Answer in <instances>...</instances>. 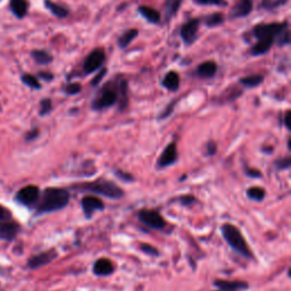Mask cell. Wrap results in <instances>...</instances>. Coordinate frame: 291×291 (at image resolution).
<instances>
[{"mask_svg":"<svg viewBox=\"0 0 291 291\" xmlns=\"http://www.w3.org/2000/svg\"><path fill=\"white\" fill-rule=\"evenodd\" d=\"M289 28V23L286 21L279 22V23H262L255 25L252 31L253 38L256 40V42L250 48V53L253 56H262L270 51L273 46V42L275 41L282 31Z\"/></svg>","mask_w":291,"mask_h":291,"instance_id":"1","label":"cell"},{"mask_svg":"<svg viewBox=\"0 0 291 291\" xmlns=\"http://www.w3.org/2000/svg\"><path fill=\"white\" fill-rule=\"evenodd\" d=\"M70 201V194L65 189L49 188L43 192L39 213H50L64 208Z\"/></svg>","mask_w":291,"mask_h":291,"instance_id":"2","label":"cell"},{"mask_svg":"<svg viewBox=\"0 0 291 291\" xmlns=\"http://www.w3.org/2000/svg\"><path fill=\"white\" fill-rule=\"evenodd\" d=\"M222 235L227 244L231 246V248L236 250L245 257H252V253L246 243L245 238L241 235V232L232 224H224L222 226Z\"/></svg>","mask_w":291,"mask_h":291,"instance_id":"3","label":"cell"},{"mask_svg":"<svg viewBox=\"0 0 291 291\" xmlns=\"http://www.w3.org/2000/svg\"><path fill=\"white\" fill-rule=\"evenodd\" d=\"M80 189L84 191H90L92 194L105 196L107 198L111 199H119L124 196V192L121 188L116 186L115 183L106 180H98L95 182L84 183V185L80 187Z\"/></svg>","mask_w":291,"mask_h":291,"instance_id":"4","label":"cell"},{"mask_svg":"<svg viewBox=\"0 0 291 291\" xmlns=\"http://www.w3.org/2000/svg\"><path fill=\"white\" fill-rule=\"evenodd\" d=\"M119 101V92L116 88V82H110L101 89L93 98L91 108L93 110H102L108 107L114 106Z\"/></svg>","mask_w":291,"mask_h":291,"instance_id":"5","label":"cell"},{"mask_svg":"<svg viewBox=\"0 0 291 291\" xmlns=\"http://www.w3.org/2000/svg\"><path fill=\"white\" fill-rule=\"evenodd\" d=\"M106 52L102 48H96L89 53L83 62V72L86 74L95 73L96 71L100 70L105 64Z\"/></svg>","mask_w":291,"mask_h":291,"instance_id":"6","label":"cell"},{"mask_svg":"<svg viewBox=\"0 0 291 291\" xmlns=\"http://www.w3.org/2000/svg\"><path fill=\"white\" fill-rule=\"evenodd\" d=\"M200 21L198 19H191L187 21L180 28V38L187 46L195 43L198 39Z\"/></svg>","mask_w":291,"mask_h":291,"instance_id":"7","label":"cell"},{"mask_svg":"<svg viewBox=\"0 0 291 291\" xmlns=\"http://www.w3.org/2000/svg\"><path fill=\"white\" fill-rule=\"evenodd\" d=\"M138 217L143 224L153 227V229L160 230L165 226L164 218L160 216V214L158 212H156V210L143 209L141 212H139Z\"/></svg>","mask_w":291,"mask_h":291,"instance_id":"8","label":"cell"},{"mask_svg":"<svg viewBox=\"0 0 291 291\" xmlns=\"http://www.w3.org/2000/svg\"><path fill=\"white\" fill-rule=\"evenodd\" d=\"M254 10V2L253 0H239L236 3L234 7L231 8L229 13V19H243V17H247L250 13Z\"/></svg>","mask_w":291,"mask_h":291,"instance_id":"9","label":"cell"},{"mask_svg":"<svg viewBox=\"0 0 291 291\" xmlns=\"http://www.w3.org/2000/svg\"><path fill=\"white\" fill-rule=\"evenodd\" d=\"M178 159V150L176 142H171L169 145L164 149V151L158 158L157 166L159 168H165L177 162Z\"/></svg>","mask_w":291,"mask_h":291,"instance_id":"10","label":"cell"},{"mask_svg":"<svg viewBox=\"0 0 291 291\" xmlns=\"http://www.w3.org/2000/svg\"><path fill=\"white\" fill-rule=\"evenodd\" d=\"M81 206L83 208L84 215H86V217L88 218H90L96 210H102L105 207L104 203L95 196L84 197L81 201Z\"/></svg>","mask_w":291,"mask_h":291,"instance_id":"11","label":"cell"},{"mask_svg":"<svg viewBox=\"0 0 291 291\" xmlns=\"http://www.w3.org/2000/svg\"><path fill=\"white\" fill-rule=\"evenodd\" d=\"M40 196L39 188L35 186H28L19 191L17 199L24 205H32L38 200Z\"/></svg>","mask_w":291,"mask_h":291,"instance_id":"12","label":"cell"},{"mask_svg":"<svg viewBox=\"0 0 291 291\" xmlns=\"http://www.w3.org/2000/svg\"><path fill=\"white\" fill-rule=\"evenodd\" d=\"M115 82L119 92L120 109L123 110L128 106V81L124 79L123 75H118Z\"/></svg>","mask_w":291,"mask_h":291,"instance_id":"13","label":"cell"},{"mask_svg":"<svg viewBox=\"0 0 291 291\" xmlns=\"http://www.w3.org/2000/svg\"><path fill=\"white\" fill-rule=\"evenodd\" d=\"M57 256V253L55 250L51 249L49 250V252L46 253H42L38 255V256H34L30 259L29 262V266L31 268H39L43 265H46V264L50 263L52 259H55Z\"/></svg>","mask_w":291,"mask_h":291,"instance_id":"14","label":"cell"},{"mask_svg":"<svg viewBox=\"0 0 291 291\" xmlns=\"http://www.w3.org/2000/svg\"><path fill=\"white\" fill-rule=\"evenodd\" d=\"M138 12H139V14L142 16L143 20H146L147 22H149V23H151V24H158L159 22L162 21L160 13L153 7L139 6Z\"/></svg>","mask_w":291,"mask_h":291,"instance_id":"15","label":"cell"},{"mask_svg":"<svg viewBox=\"0 0 291 291\" xmlns=\"http://www.w3.org/2000/svg\"><path fill=\"white\" fill-rule=\"evenodd\" d=\"M217 72V64L213 61H207L201 63V64L197 67L196 74L198 75L199 78L203 79H209L213 78Z\"/></svg>","mask_w":291,"mask_h":291,"instance_id":"16","label":"cell"},{"mask_svg":"<svg viewBox=\"0 0 291 291\" xmlns=\"http://www.w3.org/2000/svg\"><path fill=\"white\" fill-rule=\"evenodd\" d=\"M114 272L113 263L106 258H100L93 265V273L98 276H107Z\"/></svg>","mask_w":291,"mask_h":291,"instance_id":"17","label":"cell"},{"mask_svg":"<svg viewBox=\"0 0 291 291\" xmlns=\"http://www.w3.org/2000/svg\"><path fill=\"white\" fill-rule=\"evenodd\" d=\"M162 86L169 91H177L180 88V75L176 71L167 72L162 81Z\"/></svg>","mask_w":291,"mask_h":291,"instance_id":"18","label":"cell"},{"mask_svg":"<svg viewBox=\"0 0 291 291\" xmlns=\"http://www.w3.org/2000/svg\"><path fill=\"white\" fill-rule=\"evenodd\" d=\"M44 6H46L47 10L51 13L53 16H56L57 19H66L67 16L70 15L69 8H66L65 6H62L60 4L53 3L51 0H44Z\"/></svg>","mask_w":291,"mask_h":291,"instance_id":"19","label":"cell"},{"mask_svg":"<svg viewBox=\"0 0 291 291\" xmlns=\"http://www.w3.org/2000/svg\"><path fill=\"white\" fill-rule=\"evenodd\" d=\"M215 285L224 291H238L248 288V284L243 281H224L218 280L215 281Z\"/></svg>","mask_w":291,"mask_h":291,"instance_id":"20","label":"cell"},{"mask_svg":"<svg viewBox=\"0 0 291 291\" xmlns=\"http://www.w3.org/2000/svg\"><path fill=\"white\" fill-rule=\"evenodd\" d=\"M11 10L17 19H23L28 14V2L26 0H11L10 2Z\"/></svg>","mask_w":291,"mask_h":291,"instance_id":"21","label":"cell"},{"mask_svg":"<svg viewBox=\"0 0 291 291\" xmlns=\"http://www.w3.org/2000/svg\"><path fill=\"white\" fill-rule=\"evenodd\" d=\"M139 35V31L137 29H129L124 33L120 35L118 39V46L120 49H125L130 46L133 40H136Z\"/></svg>","mask_w":291,"mask_h":291,"instance_id":"22","label":"cell"},{"mask_svg":"<svg viewBox=\"0 0 291 291\" xmlns=\"http://www.w3.org/2000/svg\"><path fill=\"white\" fill-rule=\"evenodd\" d=\"M183 0H165V22H168L178 14Z\"/></svg>","mask_w":291,"mask_h":291,"instance_id":"23","label":"cell"},{"mask_svg":"<svg viewBox=\"0 0 291 291\" xmlns=\"http://www.w3.org/2000/svg\"><path fill=\"white\" fill-rule=\"evenodd\" d=\"M264 82V77L261 74H252V75H247V77H244L239 80V83L241 86H244L245 88L248 89H253L256 88Z\"/></svg>","mask_w":291,"mask_h":291,"instance_id":"24","label":"cell"},{"mask_svg":"<svg viewBox=\"0 0 291 291\" xmlns=\"http://www.w3.org/2000/svg\"><path fill=\"white\" fill-rule=\"evenodd\" d=\"M31 56H32L34 62L39 65H48V64H50L53 60L52 56L48 51L40 50V49L31 51Z\"/></svg>","mask_w":291,"mask_h":291,"instance_id":"25","label":"cell"},{"mask_svg":"<svg viewBox=\"0 0 291 291\" xmlns=\"http://www.w3.org/2000/svg\"><path fill=\"white\" fill-rule=\"evenodd\" d=\"M19 231V225L15 223H5L0 226V236L5 239H13Z\"/></svg>","mask_w":291,"mask_h":291,"instance_id":"26","label":"cell"},{"mask_svg":"<svg viewBox=\"0 0 291 291\" xmlns=\"http://www.w3.org/2000/svg\"><path fill=\"white\" fill-rule=\"evenodd\" d=\"M224 21L225 17L222 13H214V14H210L206 17L204 23L207 28H216V26L224 23Z\"/></svg>","mask_w":291,"mask_h":291,"instance_id":"27","label":"cell"},{"mask_svg":"<svg viewBox=\"0 0 291 291\" xmlns=\"http://www.w3.org/2000/svg\"><path fill=\"white\" fill-rule=\"evenodd\" d=\"M247 195L250 199H253L255 201H262L265 198V190L259 187H253L248 189Z\"/></svg>","mask_w":291,"mask_h":291,"instance_id":"28","label":"cell"},{"mask_svg":"<svg viewBox=\"0 0 291 291\" xmlns=\"http://www.w3.org/2000/svg\"><path fill=\"white\" fill-rule=\"evenodd\" d=\"M21 80L25 86L30 87L31 89H35V90H38V89L41 88V84H40V82L38 81V79L31 74H23L21 77Z\"/></svg>","mask_w":291,"mask_h":291,"instance_id":"29","label":"cell"},{"mask_svg":"<svg viewBox=\"0 0 291 291\" xmlns=\"http://www.w3.org/2000/svg\"><path fill=\"white\" fill-rule=\"evenodd\" d=\"M288 3V0H263L261 7L264 8V10L271 11V10H275V8L283 6L285 4Z\"/></svg>","mask_w":291,"mask_h":291,"instance_id":"30","label":"cell"},{"mask_svg":"<svg viewBox=\"0 0 291 291\" xmlns=\"http://www.w3.org/2000/svg\"><path fill=\"white\" fill-rule=\"evenodd\" d=\"M64 92L66 93V95H69V96H74V95H78V93L81 92L82 90V87H81V84L80 83H77V82H71V83H67L66 86L64 87Z\"/></svg>","mask_w":291,"mask_h":291,"instance_id":"31","label":"cell"},{"mask_svg":"<svg viewBox=\"0 0 291 291\" xmlns=\"http://www.w3.org/2000/svg\"><path fill=\"white\" fill-rule=\"evenodd\" d=\"M276 42H277V46L279 47L288 46V44L291 43V35H290L289 28L285 29L284 31H282L279 37H277V39H276Z\"/></svg>","mask_w":291,"mask_h":291,"instance_id":"32","label":"cell"},{"mask_svg":"<svg viewBox=\"0 0 291 291\" xmlns=\"http://www.w3.org/2000/svg\"><path fill=\"white\" fill-rule=\"evenodd\" d=\"M52 109V102L49 98H46V99H42L41 102H40V115L44 116L49 114Z\"/></svg>","mask_w":291,"mask_h":291,"instance_id":"33","label":"cell"},{"mask_svg":"<svg viewBox=\"0 0 291 291\" xmlns=\"http://www.w3.org/2000/svg\"><path fill=\"white\" fill-rule=\"evenodd\" d=\"M196 4L201 6H221L224 5V0H195Z\"/></svg>","mask_w":291,"mask_h":291,"instance_id":"34","label":"cell"},{"mask_svg":"<svg viewBox=\"0 0 291 291\" xmlns=\"http://www.w3.org/2000/svg\"><path fill=\"white\" fill-rule=\"evenodd\" d=\"M107 71H108V70H107L106 67H101V70L99 71V73H98L96 77L91 80V86L92 87H97L98 84H99L102 81V79L106 77Z\"/></svg>","mask_w":291,"mask_h":291,"instance_id":"35","label":"cell"},{"mask_svg":"<svg viewBox=\"0 0 291 291\" xmlns=\"http://www.w3.org/2000/svg\"><path fill=\"white\" fill-rule=\"evenodd\" d=\"M291 165V159L290 157H285V158H280L277 159L275 162V167L277 169H286L289 168Z\"/></svg>","mask_w":291,"mask_h":291,"instance_id":"36","label":"cell"},{"mask_svg":"<svg viewBox=\"0 0 291 291\" xmlns=\"http://www.w3.org/2000/svg\"><path fill=\"white\" fill-rule=\"evenodd\" d=\"M140 248L143 253H146V254H148V255H151V256H157L158 255V252H157V249H156L155 247H151V246L149 245H145V244H142L140 246Z\"/></svg>","mask_w":291,"mask_h":291,"instance_id":"37","label":"cell"},{"mask_svg":"<svg viewBox=\"0 0 291 291\" xmlns=\"http://www.w3.org/2000/svg\"><path fill=\"white\" fill-rule=\"evenodd\" d=\"M176 102H177V101H172L171 104H169V105L166 107V108H165V110L163 111V113L159 115L158 119H159V120H163V119L168 118V116L173 113L174 107H176Z\"/></svg>","mask_w":291,"mask_h":291,"instance_id":"38","label":"cell"},{"mask_svg":"<svg viewBox=\"0 0 291 291\" xmlns=\"http://www.w3.org/2000/svg\"><path fill=\"white\" fill-rule=\"evenodd\" d=\"M39 78H41L47 82H50L51 80H53V75L51 73H49V72H39Z\"/></svg>","mask_w":291,"mask_h":291,"instance_id":"39","label":"cell"},{"mask_svg":"<svg viewBox=\"0 0 291 291\" xmlns=\"http://www.w3.org/2000/svg\"><path fill=\"white\" fill-rule=\"evenodd\" d=\"M181 203L183 204V205H191L192 203H194V201L196 200L195 199V197L194 196H190V195H187V196H183V197H181Z\"/></svg>","mask_w":291,"mask_h":291,"instance_id":"40","label":"cell"},{"mask_svg":"<svg viewBox=\"0 0 291 291\" xmlns=\"http://www.w3.org/2000/svg\"><path fill=\"white\" fill-rule=\"evenodd\" d=\"M246 173H247V176L250 178H261L262 177L261 172L257 171V169H247Z\"/></svg>","mask_w":291,"mask_h":291,"instance_id":"41","label":"cell"},{"mask_svg":"<svg viewBox=\"0 0 291 291\" xmlns=\"http://www.w3.org/2000/svg\"><path fill=\"white\" fill-rule=\"evenodd\" d=\"M207 151L209 155H214L216 153V145L214 142H209L207 145Z\"/></svg>","mask_w":291,"mask_h":291,"instance_id":"42","label":"cell"},{"mask_svg":"<svg viewBox=\"0 0 291 291\" xmlns=\"http://www.w3.org/2000/svg\"><path fill=\"white\" fill-rule=\"evenodd\" d=\"M284 125L288 130L291 129V127H290V110H286L285 114H284Z\"/></svg>","mask_w":291,"mask_h":291,"instance_id":"43","label":"cell"},{"mask_svg":"<svg viewBox=\"0 0 291 291\" xmlns=\"http://www.w3.org/2000/svg\"><path fill=\"white\" fill-rule=\"evenodd\" d=\"M116 174H118L119 177H121V179H123L124 181H133L132 177H131V176H128V174H122L120 171L116 172Z\"/></svg>","mask_w":291,"mask_h":291,"instance_id":"44","label":"cell"},{"mask_svg":"<svg viewBox=\"0 0 291 291\" xmlns=\"http://www.w3.org/2000/svg\"><path fill=\"white\" fill-rule=\"evenodd\" d=\"M37 136H38V130H34V131H31L29 133V136L26 139H28V140H32V139H34Z\"/></svg>","mask_w":291,"mask_h":291,"instance_id":"45","label":"cell"},{"mask_svg":"<svg viewBox=\"0 0 291 291\" xmlns=\"http://www.w3.org/2000/svg\"><path fill=\"white\" fill-rule=\"evenodd\" d=\"M6 216V210L0 206V218H5Z\"/></svg>","mask_w":291,"mask_h":291,"instance_id":"46","label":"cell"}]
</instances>
